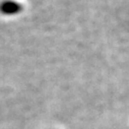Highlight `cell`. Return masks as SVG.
Returning a JSON list of instances; mask_svg holds the SVG:
<instances>
[{
	"mask_svg": "<svg viewBox=\"0 0 129 129\" xmlns=\"http://www.w3.org/2000/svg\"><path fill=\"white\" fill-rule=\"evenodd\" d=\"M22 4L15 0H2L0 2V13L4 15H14L22 11Z\"/></svg>",
	"mask_w": 129,
	"mask_h": 129,
	"instance_id": "cell-1",
	"label": "cell"
}]
</instances>
